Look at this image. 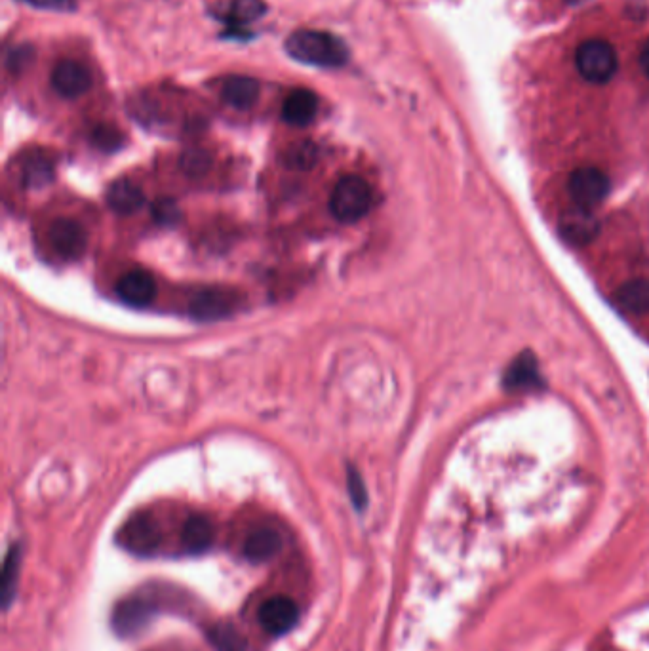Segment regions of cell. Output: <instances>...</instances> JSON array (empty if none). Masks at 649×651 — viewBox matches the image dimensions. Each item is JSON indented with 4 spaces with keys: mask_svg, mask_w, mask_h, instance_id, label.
Here are the masks:
<instances>
[{
    "mask_svg": "<svg viewBox=\"0 0 649 651\" xmlns=\"http://www.w3.org/2000/svg\"><path fill=\"white\" fill-rule=\"evenodd\" d=\"M286 52L292 60L322 69L343 67L351 58V52L343 40L332 33L313 29L292 33L286 39Z\"/></svg>",
    "mask_w": 649,
    "mask_h": 651,
    "instance_id": "6da1fadb",
    "label": "cell"
},
{
    "mask_svg": "<svg viewBox=\"0 0 649 651\" xmlns=\"http://www.w3.org/2000/svg\"><path fill=\"white\" fill-rule=\"evenodd\" d=\"M372 187L358 176L339 179L330 198V210L341 223H354L366 216L372 208Z\"/></svg>",
    "mask_w": 649,
    "mask_h": 651,
    "instance_id": "7a4b0ae2",
    "label": "cell"
},
{
    "mask_svg": "<svg viewBox=\"0 0 649 651\" xmlns=\"http://www.w3.org/2000/svg\"><path fill=\"white\" fill-rule=\"evenodd\" d=\"M575 65H577L581 77L587 82L606 84L615 77L619 61H617V54H615L610 42L590 39L585 40L577 48Z\"/></svg>",
    "mask_w": 649,
    "mask_h": 651,
    "instance_id": "3957f363",
    "label": "cell"
},
{
    "mask_svg": "<svg viewBox=\"0 0 649 651\" xmlns=\"http://www.w3.org/2000/svg\"><path fill=\"white\" fill-rule=\"evenodd\" d=\"M610 187V178L594 166L577 168L568 181V189H570L573 202L587 210L608 197Z\"/></svg>",
    "mask_w": 649,
    "mask_h": 651,
    "instance_id": "277c9868",
    "label": "cell"
},
{
    "mask_svg": "<svg viewBox=\"0 0 649 651\" xmlns=\"http://www.w3.org/2000/svg\"><path fill=\"white\" fill-rule=\"evenodd\" d=\"M52 88L56 94L65 99H77L90 92L92 88V73L90 69L75 60L59 61L52 71Z\"/></svg>",
    "mask_w": 649,
    "mask_h": 651,
    "instance_id": "5b68a950",
    "label": "cell"
},
{
    "mask_svg": "<svg viewBox=\"0 0 649 651\" xmlns=\"http://www.w3.org/2000/svg\"><path fill=\"white\" fill-rule=\"evenodd\" d=\"M48 240L58 256L73 261V259H79L86 252L88 233L79 221L63 217V219H56L50 225Z\"/></svg>",
    "mask_w": 649,
    "mask_h": 651,
    "instance_id": "8992f818",
    "label": "cell"
},
{
    "mask_svg": "<svg viewBox=\"0 0 649 651\" xmlns=\"http://www.w3.org/2000/svg\"><path fill=\"white\" fill-rule=\"evenodd\" d=\"M299 621V608L292 598L275 596L269 598L259 610V623L273 636L292 631Z\"/></svg>",
    "mask_w": 649,
    "mask_h": 651,
    "instance_id": "52a82bcc",
    "label": "cell"
},
{
    "mask_svg": "<svg viewBox=\"0 0 649 651\" xmlns=\"http://www.w3.org/2000/svg\"><path fill=\"white\" fill-rule=\"evenodd\" d=\"M117 294L130 307H147L157 296V282L145 269H134L118 280Z\"/></svg>",
    "mask_w": 649,
    "mask_h": 651,
    "instance_id": "ba28073f",
    "label": "cell"
},
{
    "mask_svg": "<svg viewBox=\"0 0 649 651\" xmlns=\"http://www.w3.org/2000/svg\"><path fill=\"white\" fill-rule=\"evenodd\" d=\"M236 297L229 290L208 288L198 292L191 301V313L200 320H217L235 311Z\"/></svg>",
    "mask_w": 649,
    "mask_h": 651,
    "instance_id": "9c48e42d",
    "label": "cell"
},
{
    "mask_svg": "<svg viewBox=\"0 0 649 651\" xmlns=\"http://www.w3.org/2000/svg\"><path fill=\"white\" fill-rule=\"evenodd\" d=\"M560 231L573 244L583 246V244H589L594 238L598 237L600 223H598L596 217L590 214V210L577 206L575 210H571V212L562 216Z\"/></svg>",
    "mask_w": 649,
    "mask_h": 651,
    "instance_id": "30bf717a",
    "label": "cell"
},
{
    "mask_svg": "<svg viewBox=\"0 0 649 651\" xmlns=\"http://www.w3.org/2000/svg\"><path fill=\"white\" fill-rule=\"evenodd\" d=\"M318 113V98L307 88L294 90L282 105V119L295 128H305L315 120Z\"/></svg>",
    "mask_w": 649,
    "mask_h": 651,
    "instance_id": "8fae6325",
    "label": "cell"
},
{
    "mask_svg": "<svg viewBox=\"0 0 649 651\" xmlns=\"http://www.w3.org/2000/svg\"><path fill=\"white\" fill-rule=\"evenodd\" d=\"M107 204L117 214L130 216L145 204V195L130 179H118L107 189Z\"/></svg>",
    "mask_w": 649,
    "mask_h": 651,
    "instance_id": "7c38bea8",
    "label": "cell"
},
{
    "mask_svg": "<svg viewBox=\"0 0 649 651\" xmlns=\"http://www.w3.org/2000/svg\"><path fill=\"white\" fill-rule=\"evenodd\" d=\"M280 551H282V537L273 528H259L256 532L250 533L244 545L246 558L254 564L269 562Z\"/></svg>",
    "mask_w": 649,
    "mask_h": 651,
    "instance_id": "4fadbf2b",
    "label": "cell"
},
{
    "mask_svg": "<svg viewBox=\"0 0 649 651\" xmlns=\"http://www.w3.org/2000/svg\"><path fill=\"white\" fill-rule=\"evenodd\" d=\"M259 94H261V86L252 77H231L225 80L221 88L223 101L238 111L254 107Z\"/></svg>",
    "mask_w": 649,
    "mask_h": 651,
    "instance_id": "5bb4252c",
    "label": "cell"
},
{
    "mask_svg": "<svg viewBox=\"0 0 649 651\" xmlns=\"http://www.w3.org/2000/svg\"><path fill=\"white\" fill-rule=\"evenodd\" d=\"M214 543V526L206 516H191L183 526V547L189 553L200 554Z\"/></svg>",
    "mask_w": 649,
    "mask_h": 651,
    "instance_id": "9a60e30c",
    "label": "cell"
},
{
    "mask_svg": "<svg viewBox=\"0 0 649 651\" xmlns=\"http://www.w3.org/2000/svg\"><path fill=\"white\" fill-rule=\"evenodd\" d=\"M617 303L632 315L649 313V280L636 278L617 290Z\"/></svg>",
    "mask_w": 649,
    "mask_h": 651,
    "instance_id": "2e32d148",
    "label": "cell"
},
{
    "mask_svg": "<svg viewBox=\"0 0 649 651\" xmlns=\"http://www.w3.org/2000/svg\"><path fill=\"white\" fill-rule=\"evenodd\" d=\"M507 389H528L531 385H539L537 362L531 355H522L507 372L505 377Z\"/></svg>",
    "mask_w": 649,
    "mask_h": 651,
    "instance_id": "e0dca14e",
    "label": "cell"
},
{
    "mask_svg": "<svg viewBox=\"0 0 649 651\" xmlns=\"http://www.w3.org/2000/svg\"><path fill=\"white\" fill-rule=\"evenodd\" d=\"M126 539L138 551H141V549H153L158 541L157 524L149 516H138L126 528Z\"/></svg>",
    "mask_w": 649,
    "mask_h": 651,
    "instance_id": "ac0fdd59",
    "label": "cell"
},
{
    "mask_svg": "<svg viewBox=\"0 0 649 651\" xmlns=\"http://www.w3.org/2000/svg\"><path fill=\"white\" fill-rule=\"evenodd\" d=\"M18 575H20V549L14 547L6 556L4 570H2V606L8 610L10 602L16 596L18 589Z\"/></svg>",
    "mask_w": 649,
    "mask_h": 651,
    "instance_id": "d6986e66",
    "label": "cell"
},
{
    "mask_svg": "<svg viewBox=\"0 0 649 651\" xmlns=\"http://www.w3.org/2000/svg\"><path fill=\"white\" fill-rule=\"evenodd\" d=\"M267 6L263 0H235L229 8V21L233 27L254 23L265 14Z\"/></svg>",
    "mask_w": 649,
    "mask_h": 651,
    "instance_id": "ffe728a7",
    "label": "cell"
},
{
    "mask_svg": "<svg viewBox=\"0 0 649 651\" xmlns=\"http://www.w3.org/2000/svg\"><path fill=\"white\" fill-rule=\"evenodd\" d=\"M52 162L42 155H31L23 164V181L27 187H40L52 179Z\"/></svg>",
    "mask_w": 649,
    "mask_h": 651,
    "instance_id": "44dd1931",
    "label": "cell"
},
{
    "mask_svg": "<svg viewBox=\"0 0 649 651\" xmlns=\"http://www.w3.org/2000/svg\"><path fill=\"white\" fill-rule=\"evenodd\" d=\"M210 640L219 651H244L246 650V642L244 636L236 631L233 625L229 623H221L216 625L212 632H210Z\"/></svg>",
    "mask_w": 649,
    "mask_h": 651,
    "instance_id": "7402d4cb",
    "label": "cell"
},
{
    "mask_svg": "<svg viewBox=\"0 0 649 651\" xmlns=\"http://www.w3.org/2000/svg\"><path fill=\"white\" fill-rule=\"evenodd\" d=\"M316 158H318V149H316L315 143L301 141L288 149L286 164L295 170H307L315 164Z\"/></svg>",
    "mask_w": 649,
    "mask_h": 651,
    "instance_id": "603a6c76",
    "label": "cell"
},
{
    "mask_svg": "<svg viewBox=\"0 0 649 651\" xmlns=\"http://www.w3.org/2000/svg\"><path fill=\"white\" fill-rule=\"evenodd\" d=\"M212 157L204 149H191L181 157V168L187 176H202L210 170Z\"/></svg>",
    "mask_w": 649,
    "mask_h": 651,
    "instance_id": "cb8c5ba5",
    "label": "cell"
},
{
    "mask_svg": "<svg viewBox=\"0 0 649 651\" xmlns=\"http://www.w3.org/2000/svg\"><path fill=\"white\" fill-rule=\"evenodd\" d=\"M347 484H349V495L353 499L354 507L358 511H362L368 505V494H366V486H364L360 474L356 473V469H353V467H349Z\"/></svg>",
    "mask_w": 649,
    "mask_h": 651,
    "instance_id": "d4e9b609",
    "label": "cell"
},
{
    "mask_svg": "<svg viewBox=\"0 0 649 651\" xmlns=\"http://www.w3.org/2000/svg\"><path fill=\"white\" fill-rule=\"evenodd\" d=\"M94 141H96V145L101 147V149L113 151V149L120 147L122 136H120V132L115 130L113 126H99L98 130L94 132Z\"/></svg>",
    "mask_w": 649,
    "mask_h": 651,
    "instance_id": "484cf974",
    "label": "cell"
},
{
    "mask_svg": "<svg viewBox=\"0 0 649 651\" xmlns=\"http://www.w3.org/2000/svg\"><path fill=\"white\" fill-rule=\"evenodd\" d=\"M33 8L50 12H73L77 8L75 0H21Z\"/></svg>",
    "mask_w": 649,
    "mask_h": 651,
    "instance_id": "4316f807",
    "label": "cell"
},
{
    "mask_svg": "<svg viewBox=\"0 0 649 651\" xmlns=\"http://www.w3.org/2000/svg\"><path fill=\"white\" fill-rule=\"evenodd\" d=\"M155 217H157L160 223H174L179 217V210H177L176 204L174 202H158L155 206Z\"/></svg>",
    "mask_w": 649,
    "mask_h": 651,
    "instance_id": "83f0119b",
    "label": "cell"
},
{
    "mask_svg": "<svg viewBox=\"0 0 649 651\" xmlns=\"http://www.w3.org/2000/svg\"><path fill=\"white\" fill-rule=\"evenodd\" d=\"M640 67L644 71V75L649 79V39L646 40L642 52H640Z\"/></svg>",
    "mask_w": 649,
    "mask_h": 651,
    "instance_id": "f1b7e54d",
    "label": "cell"
},
{
    "mask_svg": "<svg viewBox=\"0 0 649 651\" xmlns=\"http://www.w3.org/2000/svg\"><path fill=\"white\" fill-rule=\"evenodd\" d=\"M564 2H568V4H581V2H585V0H564Z\"/></svg>",
    "mask_w": 649,
    "mask_h": 651,
    "instance_id": "f546056e",
    "label": "cell"
}]
</instances>
